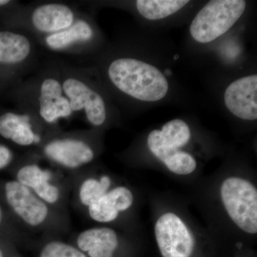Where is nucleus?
I'll return each instance as SVG.
<instances>
[{
	"label": "nucleus",
	"mask_w": 257,
	"mask_h": 257,
	"mask_svg": "<svg viewBox=\"0 0 257 257\" xmlns=\"http://www.w3.org/2000/svg\"><path fill=\"white\" fill-rule=\"evenodd\" d=\"M44 153L56 163L67 167L78 168L94 160V151L83 140L74 138L59 139L47 143Z\"/></svg>",
	"instance_id": "obj_10"
},
{
	"label": "nucleus",
	"mask_w": 257,
	"mask_h": 257,
	"mask_svg": "<svg viewBox=\"0 0 257 257\" xmlns=\"http://www.w3.org/2000/svg\"><path fill=\"white\" fill-rule=\"evenodd\" d=\"M118 205L116 198L109 191L88 207L89 215L98 222H111L117 218L121 211Z\"/></svg>",
	"instance_id": "obj_17"
},
{
	"label": "nucleus",
	"mask_w": 257,
	"mask_h": 257,
	"mask_svg": "<svg viewBox=\"0 0 257 257\" xmlns=\"http://www.w3.org/2000/svg\"><path fill=\"white\" fill-rule=\"evenodd\" d=\"M77 245L90 257H113L118 246L117 235L109 228H93L79 235Z\"/></svg>",
	"instance_id": "obj_15"
},
{
	"label": "nucleus",
	"mask_w": 257,
	"mask_h": 257,
	"mask_svg": "<svg viewBox=\"0 0 257 257\" xmlns=\"http://www.w3.org/2000/svg\"><path fill=\"white\" fill-rule=\"evenodd\" d=\"M40 257H87L71 245L61 241H52L42 248Z\"/></svg>",
	"instance_id": "obj_22"
},
{
	"label": "nucleus",
	"mask_w": 257,
	"mask_h": 257,
	"mask_svg": "<svg viewBox=\"0 0 257 257\" xmlns=\"http://www.w3.org/2000/svg\"><path fill=\"white\" fill-rule=\"evenodd\" d=\"M241 243H237V244H236V246H238V247H239V248H241Z\"/></svg>",
	"instance_id": "obj_26"
},
{
	"label": "nucleus",
	"mask_w": 257,
	"mask_h": 257,
	"mask_svg": "<svg viewBox=\"0 0 257 257\" xmlns=\"http://www.w3.org/2000/svg\"><path fill=\"white\" fill-rule=\"evenodd\" d=\"M13 159V152L5 145H0V170L8 167Z\"/></svg>",
	"instance_id": "obj_23"
},
{
	"label": "nucleus",
	"mask_w": 257,
	"mask_h": 257,
	"mask_svg": "<svg viewBox=\"0 0 257 257\" xmlns=\"http://www.w3.org/2000/svg\"><path fill=\"white\" fill-rule=\"evenodd\" d=\"M60 79L72 112L84 113L88 122L94 126H100L105 122V101L82 75L64 74Z\"/></svg>",
	"instance_id": "obj_4"
},
{
	"label": "nucleus",
	"mask_w": 257,
	"mask_h": 257,
	"mask_svg": "<svg viewBox=\"0 0 257 257\" xmlns=\"http://www.w3.org/2000/svg\"><path fill=\"white\" fill-rule=\"evenodd\" d=\"M189 3L186 0H138L136 6L147 20H159L175 14Z\"/></svg>",
	"instance_id": "obj_16"
},
{
	"label": "nucleus",
	"mask_w": 257,
	"mask_h": 257,
	"mask_svg": "<svg viewBox=\"0 0 257 257\" xmlns=\"http://www.w3.org/2000/svg\"><path fill=\"white\" fill-rule=\"evenodd\" d=\"M164 163L171 172L179 175H189L197 168L195 159L190 154L183 151L176 152Z\"/></svg>",
	"instance_id": "obj_20"
},
{
	"label": "nucleus",
	"mask_w": 257,
	"mask_h": 257,
	"mask_svg": "<svg viewBox=\"0 0 257 257\" xmlns=\"http://www.w3.org/2000/svg\"><path fill=\"white\" fill-rule=\"evenodd\" d=\"M107 74L118 90L138 100L157 101L168 92V81L160 69L137 59L121 57L113 60Z\"/></svg>",
	"instance_id": "obj_1"
},
{
	"label": "nucleus",
	"mask_w": 257,
	"mask_h": 257,
	"mask_svg": "<svg viewBox=\"0 0 257 257\" xmlns=\"http://www.w3.org/2000/svg\"><path fill=\"white\" fill-rule=\"evenodd\" d=\"M33 105L39 117L48 124H57L73 114L60 77L54 75L45 76L38 81L34 92Z\"/></svg>",
	"instance_id": "obj_5"
},
{
	"label": "nucleus",
	"mask_w": 257,
	"mask_h": 257,
	"mask_svg": "<svg viewBox=\"0 0 257 257\" xmlns=\"http://www.w3.org/2000/svg\"><path fill=\"white\" fill-rule=\"evenodd\" d=\"M77 18L72 8L62 3H45L36 7L29 16L32 29L44 36L62 31Z\"/></svg>",
	"instance_id": "obj_9"
},
{
	"label": "nucleus",
	"mask_w": 257,
	"mask_h": 257,
	"mask_svg": "<svg viewBox=\"0 0 257 257\" xmlns=\"http://www.w3.org/2000/svg\"><path fill=\"white\" fill-rule=\"evenodd\" d=\"M147 145L152 153L162 162L179 151L167 144L160 130H153L150 133L147 138Z\"/></svg>",
	"instance_id": "obj_21"
},
{
	"label": "nucleus",
	"mask_w": 257,
	"mask_h": 257,
	"mask_svg": "<svg viewBox=\"0 0 257 257\" xmlns=\"http://www.w3.org/2000/svg\"><path fill=\"white\" fill-rule=\"evenodd\" d=\"M161 132L167 144L177 150L187 145L190 140V128L182 119L171 120L162 126Z\"/></svg>",
	"instance_id": "obj_18"
},
{
	"label": "nucleus",
	"mask_w": 257,
	"mask_h": 257,
	"mask_svg": "<svg viewBox=\"0 0 257 257\" xmlns=\"http://www.w3.org/2000/svg\"><path fill=\"white\" fill-rule=\"evenodd\" d=\"M228 110L236 117L253 121L257 119L256 74L241 77L231 83L224 92Z\"/></svg>",
	"instance_id": "obj_8"
},
{
	"label": "nucleus",
	"mask_w": 257,
	"mask_h": 257,
	"mask_svg": "<svg viewBox=\"0 0 257 257\" xmlns=\"http://www.w3.org/2000/svg\"><path fill=\"white\" fill-rule=\"evenodd\" d=\"M111 183V179L108 176H103L100 180L92 178L84 181L79 189L81 202L89 207L108 192Z\"/></svg>",
	"instance_id": "obj_19"
},
{
	"label": "nucleus",
	"mask_w": 257,
	"mask_h": 257,
	"mask_svg": "<svg viewBox=\"0 0 257 257\" xmlns=\"http://www.w3.org/2000/svg\"><path fill=\"white\" fill-rule=\"evenodd\" d=\"M243 0H213L196 15L190 25L195 41L206 44L214 41L232 28L246 8Z\"/></svg>",
	"instance_id": "obj_2"
},
{
	"label": "nucleus",
	"mask_w": 257,
	"mask_h": 257,
	"mask_svg": "<svg viewBox=\"0 0 257 257\" xmlns=\"http://www.w3.org/2000/svg\"><path fill=\"white\" fill-rule=\"evenodd\" d=\"M32 44L23 34L0 30V67L12 68L21 65L30 58Z\"/></svg>",
	"instance_id": "obj_13"
},
{
	"label": "nucleus",
	"mask_w": 257,
	"mask_h": 257,
	"mask_svg": "<svg viewBox=\"0 0 257 257\" xmlns=\"http://www.w3.org/2000/svg\"><path fill=\"white\" fill-rule=\"evenodd\" d=\"M2 220H3V211H2L1 207H0V224H1Z\"/></svg>",
	"instance_id": "obj_25"
},
{
	"label": "nucleus",
	"mask_w": 257,
	"mask_h": 257,
	"mask_svg": "<svg viewBox=\"0 0 257 257\" xmlns=\"http://www.w3.org/2000/svg\"><path fill=\"white\" fill-rule=\"evenodd\" d=\"M0 136L19 146L28 147L41 142L35 133L30 115L8 111L0 114Z\"/></svg>",
	"instance_id": "obj_12"
},
{
	"label": "nucleus",
	"mask_w": 257,
	"mask_h": 257,
	"mask_svg": "<svg viewBox=\"0 0 257 257\" xmlns=\"http://www.w3.org/2000/svg\"><path fill=\"white\" fill-rule=\"evenodd\" d=\"M5 192L7 202L27 224L36 226L46 219L48 208L28 187L18 181H10L5 184Z\"/></svg>",
	"instance_id": "obj_7"
},
{
	"label": "nucleus",
	"mask_w": 257,
	"mask_h": 257,
	"mask_svg": "<svg viewBox=\"0 0 257 257\" xmlns=\"http://www.w3.org/2000/svg\"><path fill=\"white\" fill-rule=\"evenodd\" d=\"M94 37V30L91 24L87 20L77 18L65 30L45 36L44 44L54 52H72L83 49Z\"/></svg>",
	"instance_id": "obj_11"
},
{
	"label": "nucleus",
	"mask_w": 257,
	"mask_h": 257,
	"mask_svg": "<svg viewBox=\"0 0 257 257\" xmlns=\"http://www.w3.org/2000/svg\"><path fill=\"white\" fill-rule=\"evenodd\" d=\"M221 202L230 219L247 234L257 232V190L246 179L231 177L220 187Z\"/></svg>",
	"instance_id": "obj_3"
},
{
	"label": "nucleus",
	"mask_w": 257,
	"mask_h": 257,
	"mask_svg": "<svg viewBox=\"0 0 257 257\" xmlns=\"http://www.w3.org/2000/svg\"><path fill=\"white\" fill-rule=\"evenodd\" d=\"M155 236L163 257H191L194 239L184 221L174 213H166L155 224Z\"/></svg>",
	"instance_id": "obj_6"
},
{
	"label": "nucleus",
	"mask_w": 257,
	"mask_h": 257,
	"mask_svg": "<svg viewBox=\"0 0 257 257\" xmlns=\"http://www.w3.org/2000/svg\"><path fill=\"white\" fill-rule=\"evenodd\" d=\"M51 174L36 165H25L17 174L19 183L32 189L44 202L55 204L60 198V190L50 183Z\"/></svg>",
	"instance_id": "obj_14"
},
{
	"label": "nucleus",
	"mask_w": 257,
	"mask_h": 257,
	"mask_svg": "<svg viewBox=\"0 0 257 257\" xmlns=\"http://www.w3.org/2000/svg\"><path fill=\"white\" fill-rule=\"evenodd\" d=\"M12 4H13V2L9 1V0H0V9H6Z\"/></svg>",
	"instance_id": "obj_24"
},
{
	"label": "nucleus",
	"mask_w": 257,
	"mask_h": 257,
	"mask_svg": "<svg viewBox=\"0 0 257 257\" xmlns=\"http://www.w3.org/2000/svg\"><path fill=\"white\" fill-rule=\"evenodd\" d=\"M0 257H3V251H1V249H0Z\"/></svg>",
	"instance_id": "obj_27"
}]
</instances>
